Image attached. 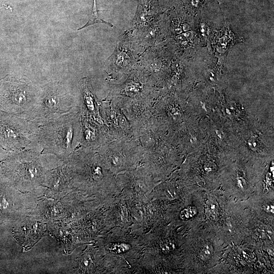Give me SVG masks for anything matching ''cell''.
Instances as JSON below:
<instances>
[{
  "label": "cell",
  "instance_id": "1",
  "mask_svg": "<svg viewBox=\"0 0 274 274\" xmlns=\"http://www.w3.org/2000/svg\"><path fill=\"white\" fill-rule=\"evenodd\" d=\"M34 123L35 141L41 148V153H52L64 158L75 150L81 131L77 114L68 112L40 123Z\"/></svg>",
  "mask_w": 274,
  "mask_h": 274
},
{
  "label": "cell",
  "instance_id": "2",
  "mask_svg": "<svg viewBox=\"0 0 274 274\" xmlns=\"http://www.w3.org/2000/svg\"><path fill=\"white\" fill-rule=\"evenodd\" d=\"M35 96L25 82L11 77L0 80V109L8 114L30 118L37 102Z\"/></svg>",
  "mask_w": 274,
  "mask_h": 274
},
{
  "label": "cell",
  "instance_id": "3",
  "mask_svg": "<svg viewBox=\"0 0 274 274\" xmlns=\"http://www.w3.org/2000/svg\"><path fill=\"white\" fill-rule=\"evenodd\" d=\"M36 126L27 119L12 114L0 116V147L7 151L28 148L35 141Z\"/></svg>",
  "mask_w": 274,
  "mask_h": 274
},
{
  "label": "cell",
  "instance_id": "4",
  "mask_svg": "<svg viewBox=\"0 0 274 274\" xmlns=\"http://www.w3.org/2000/svg\"><path fill=\"white\" fill-rule=\"evenodd\" d=\"M135 40L131 30L124 32L118 38L115 49L108 58V71L112 74H122L132 71L139 56L133 48Z\"/></svg>",
  "mask_w": 274,
  "mask_h": 274
},
{
  "label": "cell",
  "instance_id": "5",
  "mask_svg": "<svg viewBox=\"0 0 274 274\" xmlns=\"http://www.w3.org/2000/svg\"><path fill=\"white\" fill-rule=\"evenodd\" d=\"M164 42L175 56L181 59L190 60L202 47L198 36L194 30L167 38Z\"/></svg>",
  "mask_w": 274,
  "mask_h": 274
},
{
  "label": "cell",
  "instance_id": "6",
  "mask_svg": "<svg viewBox=\"0 0 274 274\" xmlns=\"http://www.w3.org/2000/svg\"><path fill=\"white\" fill-rule=\"evenodd\" d=\"M167 28V11H166L148 27L132 35L136 43L147 49L165 41Z\"/></svg>",
  "mask_w": 274,
  "mask_h": 274
},
{
  "label": "cell",
  "instance_id": "7",
  "mask_svg": "<svg viewBox=\"0 0 274 274\" xmlns=\"http://www.w3.org/2000/svg\"><path fill=\"white\" fill-rule=\"evenodd\" d=\"M244 42L243 38L234 33L225 19L224 26L216 30L208 49L219 59L225 60L230 49L236 43Z\"/></svg>",
  "mask_w": 274,
  "mask_h": 274
},
{
  "label": "cell",
  "instance_id": "8",
  "mask_svg": "<svg viewBox=\"0 0 274 274\" xmlns=\"http://www.w3.org/2000/svg\"><path fill=\"white\" fill-rule=\"evenodd\" d=\"M166 10L157 0H140L132 22L133 30L135 32L145 29Z\"/></svg>",
  "mask_w": 274,
  "mask_h": 274
},
{
  "label": "cell",
  "instance_id": "9",
  "mask_svg": "<svg viewBox=\"0 0 274 274\" xmlns=\"http://www.w3.org/2000/svg\"><path fill=\"white\" fill-rule=\"evenodd\" d=\"M196 17L195 31L197 33L202 47L208 46L217 29L214 23L202 14Z\"/></svg>",
  "mask_w": 274,
  "mask_h": 274
},
{
  "label": "cell",
  "instance_id": "10",
  "mask_svg": "<svg viewBox=\"0 0 274 274\" xmlns=\"http://www.w3.org/2000/svg\"><path fill=\"white\" fill-rule=\"evenodd\" d=\"M209 0H181L180 3L190 14L197 17L203 14V10Z\"/></svg>",
  "mask_w": 274,
  "mask_h": 274
},
{
  "label": "cell",
  "instance_id": "11",
  "mask_svg": "<svg viewBox=\"0 0 274 274\" xmlns=\"http://www.w3.org/2000/svg\"><path fill=\"white\" fill-rule=\"evenodd\" d=\"M96 23H105L110 26L111 27L113 26V25L112 24L100 18L98 15L96 0H93V9L90 19L89 20V21L87 22L86 24H85L82 27L79 28V30L82 29L85 27H86L91 25H93Z\"/></svg>",
  "mask_w": 274,
  "mask_h": 274
},
{
  "label": "cell",
  "instance_id": "12",
  "mask_svg": "<svg viewBox=\"0 0 274 274\" xmlns=\"http://www.w3.org/2000/svg\"><path fill=\"white\" fill-rule=\"evenodd\" d=\"M213 253V248L209 244L205 245L201 249L199 255L200 258L204 260L211 258Z\"/></svg>",
  "mask_w": 274,
  "mask_h": 274
},
{
  "label": "cell",
  "instance_id": "13",
  "mask_svg": "<svg viewBox=\"0 0 274 274\" xmlns=\"http://www.w3.org/2000/svg\"><path fill=\"white\" fill-rule=\"evenodd\" d=\"M196 213V210L195 207H189L182 210L180 213V217L183 220H187Z\"/></svg>",
  "mask_w": 274,
  "mask_h": 274
},
{
  "label": "cell",
  "instance_id": "14",
  "mask_svg": "<svg viewBox=\"0 0 274 274\" xmlns=\"http://www.w3.org/2000/svg\"><path fill=\"white\" fill-rule=\"evenodd\" d=\"M129 249V246L127 244L121 243L113 244L109 247L110 251L115 253L124 252Z\"/></svg>",
  "mask_w": 274,
  "mask_h": 274
},
{
  "label": "cell",
  "instance_id": "15",
  "mask_svg": "<svg viewBox=\"0 0 274 274\" xmlns=\"http://www.w3.org/2000/svg\"><path fill=\"white\" fill-rule=\"evenodd\" d=\"M7 152V151L0 147V164L5 159Z\"/></svg>",
  "mask_w": 274,
  "mask_h": 274
}]
</instances>
